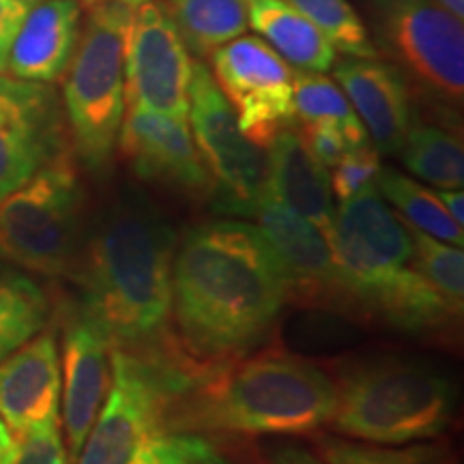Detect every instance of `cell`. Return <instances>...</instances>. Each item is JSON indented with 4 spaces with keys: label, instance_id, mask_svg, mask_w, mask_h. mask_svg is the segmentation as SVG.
I'll use <instances>...</instances> for the list:
<instances>
[{
    "label": "cell",
    "instance_id": "obj_1",
    "mask_svg": "<svg viewBox=\"0 0 464 464\" xmlns=\"http://www.w3.org/2000/svg\"><path fill=\"white\" fill-rule=\"evenodd\" d=\"M170 288V357L188 379L263 344L290 301L280 258L243 219H213L179 237Z\"/></svg>",
    "mask_w": 464,
    "mask_h": 464
},
{
    "label": "cell",
    "instance_id": "obj_2",
    "mask_svg": "<svg viewBox=\"0 0 464 464\" xmlns=\"http://www.w3.org/2000/svg\"><path fill=\"white\" fill-rule=\"evenodd\" d=\"M177 232L140 202L103 213L78 254L80 312L110 346L170 362L172 256Z\"/></svg>",
    "mask_w": 464,
    "mask_h": 464
},
{
    "label": "cell",
    "instance_id": "obj_3",
    "mask_svg": "<svg viewBox=\"0 0 464 464\" xmlns=\"http://www.w3.org/2000/svg\"><path fill=\"white\" fill-rule=\"evenodd\" d=\"M335 381L284 348H263L196 376L174 398L168 432L299 437L329 426Z\"/></svg>",
    "mask_w": 464,
    "mask_h": 464
},
{
    "label": "cell",
    "instance_id": "obj_4",
    "mask_svg": "<svg viewBox=\"0 0 464 464\" xmlns=\"http://www.w3.org/2000/svg\"><path fill=\"white\" fill-rule=\"evenodd\" d=\"M327 241L355 312L406 334H440L460 318L417 271L409 224L376 188L340 202Z\"/></svg>",
    "mask_w": 464,
    "mask_h": 464
},
{
    "label": "cell",
    "instance_id": "obj_5",
    "mask_svg": "<svg viewBox=\"0 0 464 464\" xmlns=\"http://www.w3.org/2000/svg\"><path fill=\"white\" fill-rule=\"evenodd\" d=\"M334 381L329 428L338 437L398 448L437 439L454 420L451 381L417 359H368L348 365Z\"/></svg>",
    "mask_w": 464,
    "mask_h": 464
},
{
    "label": "cell",
    "instance_id": "obj_6",
    "mask_svg": "<svg viewBox=\"0 0 464 464\" xmlns=\"http://www.w3.org/2000/svg\"><path fill=\"white\" fill-rule=\"evenodd\" d=\"M131 11L121 3L91 7L67 69L63 100L73 150L92 172L108 168L123 125V52Z\"/></svg>",
    "mask_w": 464,
    "mask_h": 464
},
{
    "label": "cell",
    "instance_id": "obj_7",
    "mask_svg": "<svg viewBox=\"0 0 464 464\" xmlns=\"http://www.w3.org/2000/svg\"><path fill=\"white\" fill-rule=\"evenodd\" d=\"M82 191L63 153L0 198V256L42 276H63L80 254Z\"/></svg>",
    "mask_w": 464,
    "mask_h": 464
},
{
    "label": "cell",
    "instance_id": "obj_8",
    "mask_svg": "<svg viewBox=\"0 0 464 464\" xmlns=\"http://www.w3.org/2000/svg\"><path fill=\"white\" fill-rule=\"evenodd\" d=\"M110 387L75 464H130L150 440L168 434L174 398L189 379L172 363L110 351Z\"/></svg>",
    "mask_w": 464,
    "mask_h": 464
},
{
    "label": "cell",
    "instance_id": "obj_9",
    "mask_svg": "<svg viewBox=\"0 0 464 464\" xmlns=\"http://www.w3.org/2000/svg\"><path fill=\"white\" fill-rule=\"evenodd\" d=\"M188 123L222 213L254 218L266 198V150L243 136L207 63L194 61Z\"/></svg>",
    "mask_w": 464,
    "mask_h": 464
},
{
    "label": "cell",
    "instance_id": "obj_10",
    "mask_svg": "<svg viewBox=\"0 0 464 464\" xmlns=\"http://www.w3.org/2000/svg\"><path fill=\"white\" fill-rule=\"evenodd\" d=\"M379 44L434 100L460 106L464 28L434 0H372Z\"/></svg>",
    "mask_w": 464,
    "mask_h": 464
},
{
    "label": "cell",
    "instance_id": "obj_11",
    "mask_svg": "<svg viewBox=\"0 0 464 464\" xmlns=\"http://www.w3.org/2000/svg\"><path fill=\"white\" fill-rule=\"evenodd\" d=\"M208 63L243 136L258 149H269L277 133L293 125V67L252 34L213 50Z\"/></svg>",
    "mask_w": 464,
    "mask_h": 464
},
{
    "label": "cell",
    "instance_id": "obj_12",
    "mask_svg": "<svg viewBox=\"0 0 464 464\" xmlns=\"http://www.w3.org/2000/svg\"><path fill=\"white\" fill-rule=\"evenodd\" d=\"M191 54L168 11L144 0L131 11L125 34V110H150L188 119Z\"/></svg>",
    "mask_w": 464,
    "mask_h": 464
},
{
    "label": "cell",
    "instance_id": "obj_13",
    "mask_svg": "<svg viewBox=\"0 0 464 464\" xmlns=\"http://www.w3.org/2000/svg\"><path fill=\"white\" fill-rule=\"evenodd\" d=\"M63 153L54 91L0 73V198Z\"/></svg>",
    "mask_w": 464,
    "mask_h": 464
},
{
    "label": "cell",
    "instance_id": "obj_14",
    "mask_svg": "<svg viewBox=\"0 0 464 464\" xmlns=\"http://www.w3.org/2000/svg\"><path fill=\"white\" fill-rule=\"evenodd\" d=\"M254 219L280 258L290 301L305 307L353 310L355 314L332 246L316 226L269 196L260 202Z\"/></svg>",
    "mask_w": 464,
    "mask_h": 464
},
{
    "label": "cell",
    "instance_id": "obj_15",
    "mask_svg": "<svg viewBox=\"0 0 464 464\" xmlns=\"http://www.w3.org/2000/svg\"><path fill=\"white\" fill-rule=\"evenodd\" d=\"M116 147L144 181L194 196L213 189L188 119L127 108Z\"/></svg>",
    "mask_w": 464,
    "mask_h": 464
},
{
    "label": "cell",
    "instance_id": "obj_16",
    "mask_svg": "<svg viewBox=\"0 0 464 464\" xmlns=\"http://www.w3.org/2000/svg\"><path fill=\"white\" fill-rule=\"evenodd\" d=\"M110 342L84 312L69 316L63 334V430L69 462H78L110 387Z\"/></svg>",
    "mask_w": 464,
    "mask_h": 464
},
{
    "label": "cell",
    "instance_id": "obj_17",
    "mask_svg": "<svg viewBox=\"0 0 464 464\" xmlns=\"http://www.w3.org/2000/svg\"><path fill=\"white\" fill-rule=\"evenodd\" d=\"M338 86L351 102L379 153L393 155L413 123L411 89L402 69L376 58H353L334 63Z\"/></svg>",
    "mask_w": 464,
    "mask_h": 464
},
{
    "label": "cell",
    "instance_id": "obj_18",
    "mask_svg": "<svg viewBox=\"0 0 464 464\" xmlns=\"http://www.w3.org/2000/svg\"><path fill=\"white\" fill-rule=\"evenodd\" d=\"M61 357L54 334H37L0 362V417L14 434L58 420Z\"/></svg>",
    "mask_w": 464,
    "mask_h": 464
},
{
    "label": "cell",
    "instance_id": "obj_19",
    "mask_svg": "<svg viewBox=\"0 0 464 464\" xmlns=\"http://www.w3.org/2000/svg\"><path fill=\"white\" fill-rule=\"evenodd\" d=\"M82 7L78 0L33 3L11 45L7 72L26 82L52 84L67 73L80 44Z\"/></svg>",
    "mask_w": 464,
    "mask_h": 464
},
{
    "label": "cell",
    "instance_id": "obj_20",
    "mask_svg": "<svg viewBox=\"0 0 464 464\" xmlns=\"http://www.w3.org/2000/svg\"><path fill=\"white\" fill-rule=\"evenodd\" d=\"M266 196L332 237L335 205L327 168L312 158L299 130L284 127L266 149Z\"/></svg>",
    "mask_w": 464,
    "mask_h": 464
},
{
    "label": "cell",
    "instance_id": "obj_21",
    "mask_svg": "<svg viewBox=\"0 0 464 464\" xmlns=\"http://www.w3.org/2000/svg\"><path fill=\"white\" fill-rule=\"evenodd\" d=\"M247 15L249 28L297 72L324 73L338 61L321 28L286 0H247Z\"/></svg>",
    "mask_w": 464,
    "mask_h": 464
},
{
    "label": "cell",
    "instance_id": "obj_22",
    "mask_svg": "<svg viewBox=\"0 0 464 464\" xmlns=\"http://www.w3.org/2000/svg\"><path fill=\"white\" fill-rule=\"evenodd\" d=\"M189 54L208 56L249 28L247 0H166Z\"/></svg>",
    "mask_w": 464,
    "mask_h": 464
},
{
    "label": "cell",
    "instance_id": "obj_23",
    "mask_svg": "<svg viewBox=\"0 0 464 464\" xmlns=\"http://www.w3.org/2000/svg\"><path fill=\"white\" fill-rule=\"evenodd\" d=\"M406 170L437 189H462L464 150L460 136L440 125L411 123L402 149Z\"/></svg>",
    "mask_w": 464,
    "mask_h": 464
},
{
    "label": "cell",
    "instance_id": "obj_24",
    "mask_svg": "<svg viewBox=\"0 0 464 464\" xmlns=\"http://www.w3.org/2000/svg\"><path fill=\"white\" fill-rule=\"evenodd\" d=\"M48 316L45 290L20 269L0 265V362L42 332Z\"/></svg>",
    "mask_w": 464,
    "mask_h": 464
},
{
    "label": "cell",
    "instance_id": "obj_25",
    "mask_svg": "<svg viewBox=\"0 0 464 464\" xmlns=\"http://www.w3.org/2000/svg\"><path fill=\"white\" fill-rule=\"evenodd\" d=\"M376 191L396 208V213L404 219L411 228L426 232L434 239L451 243L462 247L464 232L450 213L445 211L443 202L439 200L437 189L413 181L406 174L393 170V168H381L376 177Z\"/></svg>",
    "mask_w": 464,
    "mask_h": 464
},
{
    "label": "cell",
    "instance_id": "obj_26",
    "mask_svg": "<svg viewBox=\"0 0 464 464\" xmlns=\"http://www.w3.org/2000/svg\"><path fill=\"white\" fill-rule=\"evenodd\" d=\"M293 103L295 116H299L301 123L329 121L344 131L351 147L370 142L368 131L353 110L344 91L327 75L316 72H295Z\"/></svg>",
    "mask_w": 464,
    "mask_h": 464
},
{
    "label": "cell",
    "instance_id": "obj_27",
    "mask_svg": "<svg viewBox=\"0 0 464 464\" xmlns=\"http://www.w3.org/2000/svg\"><path fill=\"white\" fill-rule=\"evenodd\" d=\"M321 28L335 52L353 58H376V45L348 0H286Z\"/></svg>",
    "mask_w": 464,
    "mask_h": 464
},
{
    "label": "cell",
    "instance_id": "obj_28",
    "mask_svg": "<svg viewBox=\"0 0 464 464\" xmlns=\"http://www.w3.org/2000/svg\"><path fill=\"white\" fill-rule=\"evenodd\" d=\"M411 228V226H409ZM413 263L430 286L462 316L464 305V254L462 247L439 241L426 232L411 228Z\"/></svg>",
    "mask_w": 464,
    "mask_h": 464
},
{
    "label": "cell",
    "instance_id": "obj_29",
    "mask_svg": "<svg viewBox=\"0 0 464 464\" xmlns=\"http://www.w3.org/2000/svg\"><path fill=\"white\" fill-rule=\"evenodd\" d=\"M316 451L329 464H451L434 445L385 448V445L362 443L338 434L318 439Z\"/></svg>",
    "mask_w": 464,
    "mask_h": 464
},
{
    "label": "cell",
    "instance_id": "obj_30",
    "mask_svg": "<svg viewBox=\"0 0 464 464\" xmlns=\"http://www.w3.org/2000/svg\"><path fill=\"white\" fill-rule=\"evenodd\" d=\"M130 464H222L208 440L194 432L161 434Z\"/></svg>",
    "mask_w": 464,
    "mask_h": 464
},
{
    "label": "cell",
    "instance_id": "obj_31",
    "mask_svg": "<svg viewBox=\"0 0 464 464\" xmlns=\"http://www.w3.org/2000/svg\"><path fill=\"white\" fill-rule=\"evenodd\" d=\"M381 153L374 144L365 142L359 147L348 149L338 164L332 168V191L340 202L362 194L363 189L376 188V177L381 172Z\"/></svg>",
    "mask_w": 464,
    "mask_h": 464
},
{
    "label": "cell",
    "instance_id": "obj_32",
    "mask_svg": "<svg viewBox=\"0 0 464 464\" xmlns=\"http://www.w3.org/2000/svg\"><path fill=\"white\" fill-rule=\"evenodd\" d=\"M14 437L9 464H72L61 434V420L39 423Z\"/></svg>",
    "mask_w": 464,
    "mask_h": 464
},
{
    "label": "cell",
    "instance_id": "obj_33",
    "mask_svg": "<svg viewBox=\"0 0 464 464\" xmlns=\"http://www.w3.org/2000/svg\"><path fill=\"white\" fill-rule=\"evenodd\" d=\"M299 136L312 158L324 168H334L351 147L344 131L329 121H310L299 127Z\"/></svg>",
    "mask_w": 464,
    "mask_h": 464
},
{
    "label": "cell",
    "instance_id": "obj_34",
    "mask_svg": "<svg viewBox=\"0 0 464 464\" xmlns=\"http://www.w3.org/2000/svg\"><path fill=\"white\" fill-rule=\"evenodd\" d=\"M31 9V5L22 0H0V73L7 72V61L15 34Z\"/></svg>",
    "mask_w": 464,
    "mask_h": 464
},
{
    "label": "cell",
    "instance_id": "obj_35",
    "mask_svg": "<svg viewBox=\"0 0 464 464\" xmlns=\"http://www.w3.org/2000/svg\"><path fill=\"white\" fill-rule=\"evenodd\" d=\"M265 464H329L318 451L297 443H277L265 450Z\"/></svg>",
    "mask_w": 464,
    "mask_h": 464
},
{
    "label": "cell",
    "instance_id": "obj_36",
    "mask_svg": "<svg viewBox=\"0 0 464 464\" xmlns=\"http://www.w3.org/2000/svg\"><path fill=\"white\" fill-rule=\"evenodd\" d=\"M439 200L458 226L464 224V194L462 189H437Z\"/></svg>",
    "mask_w": 464,
    "mask_h": 464
},
{
    "label": "cell",
    "instance_id": "obj_37",
    "mask_svg": "<svg viewBox=\"0 0 464 464\" xmlns=\"http://www.w3.org/2000/svg\"><path fill=\"white\" fill-rule=\"evenodd\" d=\"M14 445H15L14 432L9 430L7 423H5L3 417H0V464H9V458L14 454Z\"/></svg>",
    "mask_w": 464,
    "mask_h": 464
},
{
    "label": "cell",
    "instance_id": "obj_38",
    "mask_svg": "<svg viewBox=\"0 0 464 464\" xmlns=\"http://www.w3.org/2000/svg\"><path fill=\"white\" fill-rule=\"evenodd\" d=\"M434 3H439L445 11L456 15L458 20H464V0H434Z\"/></svg>",
    "mask_w": 464,
    "mask_h": 464
},
{
    "label": "cell",
    "instance_id": "obj_39",
    "mask_svg": "<svg viewBox=\"0 0 464 464\" xmlns=\"http://www.w3.org/2000/svg\"><path fill=\"white\" fill-rule=\"evenodd\" d=\"M102 3H121V5H127V7L136 9L138 5H142L144 0H82V5H86V7H95V5H102Z\"/></svg>",
    "mask_w": 464,
    "mask_h": 464
},
{
    "label": "cell",
    "instance_id": "obj_40",
    "mask_svg": "<svg viewBox=\"0 0 464 464\" xmlns=\"http://www.w3.org/2000/svg\"><path fill=\"white\" fill-rule=\"evenodd\" d=\"M22 3H28V5H33V3H39V0H22Z\"/></svg>",
    "mask_w": 464,
    "mask_h": 464
}]
</instances>
